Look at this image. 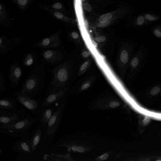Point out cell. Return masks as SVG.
Wrapping results in <instances>:
<instances>
[{"label": "cell", "instance_id": "1", "mask_svg": "<svg viewBox=\"0 0 161 161\" xmlns=\"http://www.w3.org/2000/svg\"><path fill=\"white\" fill-rule=\"evenodd\" d=\"M45 66L42 63H39L29 69V75L18 91L24 95L35 98L43 89L47 74Z\"/></svg>", "mask_w": 161, "mask_h": 161}, {"label": "cell", "instance_id": "2", "mask_svg": "<svg viewBox=\"0 0 161 161\" xmlns=\"http://www.w3.org/2000/svg\"><path fill=\"white\" fill-rule=\"evenodd\" d=\"M66 103L64 99L59 103L48 121L42 141L41 146L42 150L48 152L49 148L53 144L63 119Z\"/></svg>", "mask_w": 161, "mask_h": 161}, {"label": "cell", "instance_id": "3", "mask_svg": "<svg viewBox=\"0 0 161 161\" xmlns=\"http://www.w3.org/2000/svg\"><path fill=\"white\" fill-rule=\"evenodd\" d=\"M40 117L28 113L21 120L8 126H0V132L14 137L25 138L28 137L29 130L39 123Z\"/></svg>", "mask_w": 161, "mask_h": 161}, {"label": "cell", "instance_id": "4", "mask_svg": "<svg viewBox=\"0 0 161 161\" xmlns=\"http://www.w3.org/2000/svg\"><path fill=\"white\" fill-rule=\"evenodd\" d=\"M17 101L27 109L33 115L41 116L43 110L42 105L43 98H32L24 95L18 91L13 93Z\"/></svg>", "mask_w": 161, "mask_h": 161}, {"label": "cell", "instance_id": "5", "mask_svg": "<svg viewBox=\"0 0 161 161\" xmlns=\"http://www.w3.org/2000/svg\"><path fill=\"white\" fill-rule=\"evenodd\" d=\"M63 49V47L42 49L40 52L41 59L39 63L53 67L58 65L65 59Z\"/></svg>", "mask_w": 161, "mask_h": 161}, {"label": "cell", "instance_id": "6", "mask_svg": "<svg viewBox=\"0 0 161 161\" xmlns=\"http://www.w3.org/2000/svg\"><path fill=\"white\" fill-rule=\"evenodd\" d=\"M27 114V112L23 109H0V126L13 125L23 119Z\"/></svg>", "mask_w": 161, "mask_h": 161}, {"label": "cell", "instance_id": "7", "mask_svg": "<svg viewBox=\"0 0 161 161\" xmlns=\"http://www.w3.org/2000/svg\"><path fill=\"white\" fill-rule=\"evenodd\" d=\"M46 128L38 123L32 131L29 132L27 138L29 140L32 154H43L46 153L41 149L42 141Z\"/></svg>", "mask_w": 161, "mask_h": 161}, {"label": "cell", "instance_id": "8", "mask_svg": "<svg viewBox=\"0 0 161 161\" xmlns=\"http://www.w3.org/2000/svg\"><path fill=\"white\" fill-rule=\"evenodd\" d=\"M62 34V31L59 30L50 35L37 41L34 43L32 47H38L41 49L63 47L61 38Z\"/></svg>", "mask_w": 161, "mask_h": 161}, {"label": "cell", "instance_id": "9", "mask_svg": "<svg viewBox=\"0 0 161 161\" xmlns=\"http://www.w3.org/2000/svg\"><path fill=\"white\" fill-rule=\"evenodd\" d=\"M23 66L17 61L10 64L8 77L11 87L14 89L18 86L24 73Z\"/></svg>", "mask_w": 161, "mask_h": 161}, {"label": "cell", "instance_id": "10", "mask_svg": "<svg viewBox=\"0 0 161 161\" xmlns=\"http://www.w3.org/2000/svg\"><path fill=\"white\" fill-rule=\"evenodd\" d=\"M20 37H14L10 39L4 35L0 36V55L6 54L13 50L22 40Z\"/></svg>", "mask_w": 161, "mask_h": 161}, {"label": "cell", "instance_id": "11", "mask_svg": "<svg viewBox=\"0 0 161 161\" xmlns=\"http://www.w3.org/2000/svg\"><path fill=\"white\" fill-rule=\"evenodd\" d=\"M10 149L20 155L32 154L30 141L28 138H20L15 141L11 146Z\"/></svg>", "mask_w": 161, "mask_h": 161}, {"label": "cell", "instance_id": "12", "mask_svg": "<svg viewBox=\"0 0 161 161\" xmlns=\"http://www.w3.org/2000/svg\"><path fill=\"white\" fill-rule=\"evenodd\" d=\"M67 92L65 88L59 91L51 93L43 97L42 106L43 109L47 106L59 103L64 98Z\"/></svg>", "mask_w": 161, "mask_h": 161}, {"label": "cell", "instance_id": "13", "mask_svg": "<svg viewBox=\"0 0 161 161\" xmlns=\"http://www.w3.org/2000/svg\"><path fill=\"white\" fill-rule=\"evenodd\" d=\"M39 55L36 51H32L25 53L22 58V66L25 68L31 69L39 63Z\"/></svg>", "mask_w": 161, "mask_h": 161}, {"label": "cell", "instance_id": "14", "mask_svg": "<svg viewBox=\"0 0 161 161\" xmlns=\"http://www.w3.org/2000/svg\"><path fill=\"white\" fill-rule=\"evenodd\" d=\"M59 103L50 105L44 108L39 123L46 127L48 121L54 114Z\"/></svg>", "mask_w": 161, "mask_h": 161}, {"label": "cell", "instance_id": "15", "mask_svg": "<svg viewBox=\"0 0 161 161\" xmlns=\"http://www.w3.org/2000/svg\"><path fill=\"white\" fill-rule=\"evenodd\" d=\"M17 101L14 97H5L0 100V109L3 110H14L18 109Z\"/></svg>", "mask_w": 161, "mask_h": 161}, {"label": "cell", "instance_id": "16", "mask_svg": "<svg viewBox=\"0 0 161 161\" xmlns=\"http://www.w3.org/2000/svg\"><path fill=\"white\" fill-rule=\"evenodd\" d=\"M131 20L133 25L136 28H141L152 25L146 20L142 13L132 18Z\"/></svg>", "mask_w": 161, "mask_h": 161}, {"label": "cell", "instance_id": "17", "mask_svg": "<svg viewBox=\"0 0 161 161\" xmlns=\"http://www.w3.org/2000/svg\"><path fill=\"white\" fill-rule=\"evenodd\" d=\"M146 20L152 24L155 22L161 21V14L152 11L142 13Z\"/></svg>", "mask_w": 161, "mask_h": 161}, {"label": "cell", "instance_id": "18", "mask_svg": "<svg viewBox=\"0 0 161 161\" xmlns=\"http://www.w3.org/2000/svg\"><path fill=\"white\" fill-rule=\"evenodd\" d=\"M6 89L5 79L2 71L0 70V92L1 93Z\"/></svg>", "mask_w": 161, "mask_h": 161}, {"label": "cell", "instance_id": "19", "mask_svg": "<svg viewBox=\"0 0 161 161\" xmlns=\"http://www.w3.org/2000/svg\"><path fill=\"white\" fill-rule=\"evenodd\" d=\"M21 9H24L30 3L31 0H13Z\"/></svg>", "mask_w": 161, "mask_h": 161}, {"label": "cell", "instance_id": "20", "mask_svg": "<svg viewBox=\"0 0 161 161\" xmlns=\"http://www.w3.org/2000/svg\"><path fill=\"white\" fill-rule=\"evenodd\" d=\"M52 14L56 18L59 20L63 21L67 20V18L65 17L64 15L58 11H52Z\"/></svg>", "mask_w": 161, "mask_h": 161}, {"label": "cell", "instance_id": "21", "mask_svg": "<svg viewBox=\"0 0 161 161\" xmlns=\"http://www.w3.org/2000/svg\"><path fill=\"white\" fill-rule=\"evenodd\" d=\"M112 17L111 13H108L102 15L99 18V21L100 23H104L110 19Z\"/></svg>", "mask_w": 161, "mask_h": 161}, {"label": "cell", "instance_id": "22", "mask_svg": "<svg viewBox=\"0 0 161 161\" xmlns=\"http://www.w3.org/2000/svg\"><path fill=\"white\" fill-rule=\"evenodd\" d=\"M120 58L121 61L124 64L127 63L128 60V55L127 53L125 50L123 51L121 53Z\"/></svg>", "mask_w": 161, "mask_h": 161}, {"label": "cell", "instance_id": "23", "mask_svg": "<svg viewBox=\"0 0 161 161\" xmlns=\"http://www.w3.org/2000/svg\"><path fill=\"white\" fill-rule=\"evenodd\" d=\"M52 8L55 10H59L62 8L63 5L61 3L56 2L52 5Z\"/></svg>", "mask_w": 161, "mask_h": 161}, {"label": "cell", "instance_id": "24", "mask_svg": "<svg viewBox=\"0 0 161 161\" xmlns=\"http://www.w3.org/2000/svg\"><path fill=\"white\" fill-rule=\"evenodd\" d=\"M160 91V89L159 87L155 86L151 90L150 93L152 95H155L158 93Z\"/></svg>", "mask_w": 161, "mask_h": 161}, {"label": "cell", "instance_id": "25", "mask_svg": "<svg viewBox=\"0 0 161 161\" xmlns=\"http://www.w3.org/2000/svg\"><path fill=\"white\" fill-rule=\"evenodd\" d=\"M84 9L87 12H90L92 9L91 5L87 3H85L83 4Z\"/></svg>", "mask_w": 161, "mask_h": 161}, {"label": "cell", "instance_id": "26", "mask_svg": "<svg viewBox=\"0 0 161 161\" xmlns=\"http://www.w3.org/2000/svg\"><path fill=\"white\" fill-rule=\"evenodd\" d=\"M138 63V59L136 58H133L131 60L130 64L132 67L136 66Z\"/></svg>", "mask_w": 161, "mask_h": 161}, {"label": "cell", "instance_id": "27", "mask_svg": "<svg viewBox=\"0 0 161 161\" xmlns=\"http://www.w3.org/2000/svg\"><path fill=\"white\" fill-rule=\"evenodd\" d=\"M95 40L97 42H102L105 41L106 38L104 36H101L97 37L95 38Z\"/></svg>", "mask_w": 161, "mask_h": 161}, {"label": "cell", "instance_id": "28", "mask_svg": "<svg viewBox=\"0 0 161 161\" xmlns=\"http://www.w3.org/2000/svg\"><path fill=\"white\" fill-rule=\"evenodd\" d=\"M119 102L116 101L112 102L109 103V106L113 108H116L119 105Z\"/></svg>", "mask_w": 161, "mask_h": 161}, {"label": "cell", "instance_id": "29", "mask_svg": "<svg viewBox=\"0 0 161 161\" xmlns=\"http://www.w3.org/2000/svg\"><path fill=\"white\" fill-rule=\"evenodd\" d=\"M110 22L108 21L103 23L99 22L98 24V26L100 27H105L108 26Z\"/></svg>", "mask_w": 161, "mask_h": 161}, {"label": "cell", "instance_id": "30", "mask_svg": "<svg viewBox=\"0 0 161 161\" xmlns=\"http://www.w3.org/2000/svg\"><path fill=\"white\" fill-rule=\"evenodd\" d=\"M150 120L149 118L147 117H146L143 120V124L144 125H147L150 123Z\"/></svg>", "mask_w": 161, "mask_h": 161}, {"label": "cell", "instance_id": "31", "mask_svg": "<svg viewBox=\"0 0 161 161\" xmlns=\"http://www.w3.org/2000/svg\"><path fill=\"white\" fill-rule=\"evenodd\" d=\"M88 63V62L87 61H86L84 62L82 65H81L80 67V70L81 71L83 70L86 67Z\"/></svg>", "mask_w": 161, "mask_h": 161}, {"label": "cell", "instance_id": "32", "mask_svg": "<svg viewBox=\"0 0 161 161\" xmlns=\"http://www.w3.org/2000/svg\"><path fill=\"white\" fill-rule=\"evenodd\" d=\"M108 157V154L107 153H105L100 156L99 158L102 160H104L107 159Z\"/></svg>", "mask_w": 161, "mask_h": 161}, {"label": "cell", "instance_id": "33", "mask_svg": "<svg viewBox=\"0 0 161 161\" xmlns=\"http://www.w3.org/2000/svg\"><path fill=\"white\" fill-rule=\"evenodd\" d=\"M71 35L72 37L74 39H77L78 36V33L75 31L72 32L71 33Z\"/></svg>", "mask_w": 161, "mask_h": 161}, {"label": "cell", "instance_id": "34", "mask_svg": "<svg viewBox=\"0 0 161 161\" xmlns=\"http://www.w3.org/2000/svg\"><path fill=\"white\" fill-rule=\"evenodd\" d=\"M90 86L89 83H86L83 84L81 87V88L83 90H85L88 88Z\"/></svg>", "mask_w": 161, "mask_h": 161}, {"label": "cell", "instance_id": "35", "mask_svg": "<svg viewBox=\"0 0 161 161\" xmlns=\"http://www.w3.org/2000/svg\"><path fill=\"white\" fill-rule=\"evenodd\" d=\"M82 55L84 57L86 58L90 56V53L87 51H84L82 53Z\"/></svg>", "mask_w": 161, "mask_h": 161}, {"label": "cell", "instance_id": "36", "mask_svg": "<svg viewBox=\"0 0 161 161\" xmlns=\"http://www.w3.org/2000/svg\"><path fill=\"white\" fill-rule=\"evenodd\" d=\"M77 151L80 153H82L84 151V149L82 147H78Z\"/></svg>", "mask_w": 161, "mask_h": 161}, {"label": "cell", "instance_id": "37", "mask_svg": "<svg viewBox=\"0 0 161 161\" xmlns=\"http://www.w3.org/2000/svg\"><path fill=\"white\" fill-rule=\"evenodd\" d=\"M4 151L3 149L1 147H0V155L2 156L3 155Z\"/></svg>", "mask_w": 161, "mask_h": 161}, {"label": "cell", "instance_id": "38", "mask_svg": "<svg viewBox=\"0 0 161 161\" xmlns=\"http://www.w3.org/2000/svg\"><path fill=\"white\" fill-rule=\"evenodd\" d=\"M92 43L93 46L96 47H98L97 44L95 42H92Z\"/></svg>", "mask_w": 161, "mask_h": 161}]
</instances>
